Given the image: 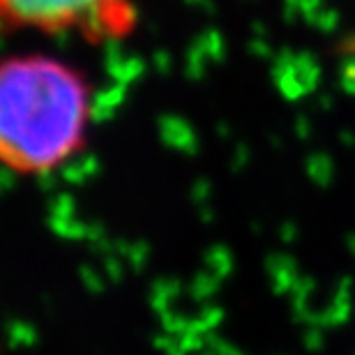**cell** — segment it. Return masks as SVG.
<instances>
[{
	"label": "cell",
	"instance_id": "cell-2",
	"mask_svg": "<svg viewBox=\"0 0 355 355\" xmlns=\"http://www.w3.org/2000/svg\"><path fill=\"white\" fill-rule=\"evenodd\" d=\"M134 26V0H0V33H69L106 42L127 37Z\"/></svg>",
	"mask_w": 355,
	"mask_h": 355
},
{
	"label": "cell",
	"instance_id": "cell-1",
	"mask_svg": "<svg viewBox=\"0 0 355 355\" xmlns=\"http://www.w3.org/2000/svg\"><path fill=\"white\" fill-rule=\"evenodd\" d=\"M92 92L79 69L46 53L0 58V164L49 175L86 146Z\"/></svg>",
	"mask_w": 355,
	"mask_h": 355
}]
</instances>
